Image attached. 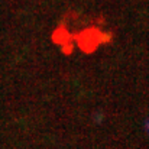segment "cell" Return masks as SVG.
<instances>
[{"label":"cell","instance_id":"obj_1","mask_svg":"<svg viewBox=\"0 0 149 149\" xmlns=\"http://www.w3.org/2000/svg\"><path fill=\"white\" fill-rule=\"evenodd\" d=\"M146 129H148V132H149V122L146 123Z\"/></svg>","mask_w":149,"mask_h":149}]
</instances>
